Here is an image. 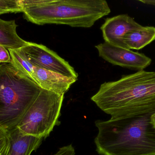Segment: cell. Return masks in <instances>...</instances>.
Segmentation results:
<instances>
[{
  "instance_id": "cell-3",
  "label": "cell",
  "mask_w": 155,
  "mask_h": 155,
  "mask_svg": "<svg viewBox=\"0 0 155 155\" xmlns=\"http://www.w3.org/2000/svg\"><path fill=\"white\" fill-rule=\"evenodd\" d=\"M25 20L38 25L89 28L111 9L105 0H20Z\"/></svg>"
},
{
  "instance_id": "cell-1",
  "label": "cell",
  "mask_w": 155,
  "mask_h": 155,
  "mask_svg": "<svg viewBox=\"0 0 155 155\" xmlns=\"http://www.w3.org/2000/svg\"><path fill=\"white\" fill-rule=\"evenodd\" d=\"M91 100L111 118L155 113V72L137 71L100 86Z\"/></svg>"
},
{
  "instance_id": "cell-10",
  "label": "cell",
  "mask_w": 155,
  "mask_h": 155,
  "mask_svg": "<svg viewBox=\"0 0 155 155\" xmlns=\"http://www.w3.org/2000/svg\"><path fill=\"white\" fill-rule=\"evenodd\" d=\"M9 132L10 148L7 155H31L41 146L43 139L23 135L15 127Z\"/></svg>"
},
{
  "instance_id": "cell-15",
  "label": "cell",
  "mask_w": 155,
  "mask_h": 155,
  "mask_svg": "<svg viewBox=\"0 0 155 155\" xmlns=\"http://www.w3.org/2000/svg\"><path fill=\"white\" fill-rule=\"evenodd\" d=\"M9 132L0 126V154L7 155L10 148Z\"/></svg>"
},
{
  "instance_id": "cell-14",
  "label": "cell",
  "mask_w": 155,
  "mask_h": 155,
  "mask_svg": "<svg viewBox=\"0 0 155 155\" xmlns=\"http://www.w3.org/2000/svg\"><path fill=\"white\" fill-rule=\"evenodd\" d=\"M0 10L6 13L23 12L20 0H0Z\"/></svg>"
},
{
  "instance_id": "cell-2",
  "label": "cell",
  "mask_w": 155,
  "mask_h": 155,
  "mask_svg": "<svg viewBox=\"0 0 155 155\" xmlns=\"http://www.w3.org/2000/svg\"><path fill=\"white\" fill-rule=\"evenodd\" d=\"M152 115L96 121L97 152L100 155H155Z\"/></svg>"
},
{
  "instance_id": "cell-11",
  "label": "cell",
  "mask_w": 155,
  "mask_h": 155,
  "mask_svg": "<svg viewBox=\"0 0 155 155\" xmlns=\"http://www.w3.org/2000/svg\"><path fill=\"white\" fill-rule=\"evenodd\" d=\"M17 25L15 20L5 21L0 18V45L6 49H21L29 42L21 38L16 32Z\"/></svg>"
},
{
  "instance_id": "cell-21",
  "label": "cell",
  "mask_w": 155,
  "mask_h": 155,
  "mask_svg": "<svg viewBox=\"0 0 155 155\" xmlns=\"http://www.w3.org/2000/svg\"><path fill=\"white\" fill-rule=\"evenodd\" d=\"M0 155H1V154H0Z\"/></svg>"
},
{
  "instance_id": "cell-18",
  "label": "cell",
  "mask_w": 155,
  "mask_h": 155,
  "mask_svg": "<svg viewBox=\"0 0 155 155\" xmlns=\"http://www.w3.org/2000/svg\"><path fill=\"white\" fill-rule=\"evenodd\" d=\"M137 1L145 4L155 5V0H138Z\"/></svg>"
},
{
  "instance_id": "cell-6",
  "label": "cell",
  "mask_w": 155,
  "mask_h": 155,
  "mask_svg": "<svg viewBox=\"0 0 155 155\" xmlns=\"http://www.w3.org/2000/svg\"><path fill=\"white\" fill-rule=\"evenodd\" d=\"M21 49L34 66L77 80L78 74L74 68L68 62L45 45L29 42Z\"/></svg>"
},
{
  "instance_id": "cell-5",
  "label": "cell",
  "mask_w": 155,
  "mask_h": 155,
  "mask_svg": "<svg viewBox=\"0 0 155 155\" xmlns=\"http://www.w3.org/2000/svg\"><path fill=\"white\" fill-rule=\"evenodd\" d=\"M64 97V95L42 89L16 128L23 135L45 139L60 124Z\"/></svg>"
},
{
  "instance_id": "cell-17",
  "label": "cell",
  "mask_w": 155,
  "mask_h": 155,
  "mask_svg": "<svg viewBox=\"0 0 155 155\" xmlns=\"http://www.w3.org/2000/svg\"><path fill=\"white\" fill-rule=\"evenodd\" d=\"M75 150L71 144L61 147L54 155H74Z\"/></svg>"
},
{
  "instance_id": "cell-4",
  "label": "cell",
  "mask_w": 155,
  "mask_h": 155,
  "mask_svg": "<svg viewBox=\"0 0 155 155\" xmlns=\"http://www.w3.org/2000/svg\"><path fill=\"white\" fill-rule=\"evenodd\" d=\"M41 90L12 64L0 65V126L15 128Z\"/></svg>"
},
{
  "instance_id": "cell-9",
  "label": "cell",
  "mask_w": 155,
  "mask_h": 155,
  "mask_svg": "<svg viewBox=\"0 0 155 155\" xmlns=\"http://www.w3.org/2000/svg\"><path fill=\"white\" fill-rule=\"evenodd\" d=\"M77 80L60 74L35 66L33 81L42 89L60 95H64Z\"/></svg>"
},
{
  "instance_id": "cell-8",
  "label": "cell",
  "mask_w": 155,
  "mask_h": 155,
  "mask_svg": "<svg viewBox=\"0 0 155 155\" xmlns=\"http://www.w3.org/2000/svg\"><path fill=\"white\" fill-rule=\"evenodd\" d=\"M142 26L128 15L122 14L107 18L100 29L105 42L127 49L124 42L125 35Z\"/></svg>"
},
{
  "instance_id": "cell-13",
  "label": "cell",
  "mask_w": 155,
  "mask_h": 155,
  "mask_svg": "<svg viewBox=\"0 0 155 155\" xmlns=\"http://www.w3.org/2000/svg\"><path fill=\"white\" fill-rule=\"evenodd\" d=\"M12 62L16 68L25 75L33 80L34 66L28 60L24 52L21 49H9Z\"/></svg>"
},
{
  "instance_id": "cell-20",
  "label": "cell",
  "mask_w": 155,
  "mask_h": 155,
  "mask_svg": "<svg viewBox=\"0 0 155 155\" xmlns=\"http://www.w3.org/2000/svg\"><path fill=\"white\" fill-rule=\"evenodd\" d=\"M5 13H5V12H3V11H2V10H0V15Z\"/></svg>"
},
{
  "instance_id": "cell-16",
  "label": "cell",
  "mask_w": 155,
  "mask_h": 155,
  "mask_svg": "<svg viewBox=\"0 0 155 155\" xmlns=\"http://www.w3.org/2000/svg\"><path fill=\"white\" fill-rule=\"evenodd\" d=\"M12 62L9 52L6 48L0 45V63H11Z\"/></svg>"
},
{
  "instance_id": "cell-7",
  "label": "cell",
  "mask_w": 155,
  "mask_h": 155,
  "mask_svg": "<svg viewBox=\"0 0 155 155\" xmlns=\"http://www.w3.org/2000/svg\"><path fill=\"white\" fill-rule=\"evenodd\" d=\"M95 47L100 57L114 65L139 71L144 70L152 62V59L144 54L106 42Z\"/></svg>"
},
{
  "instance_id": "cell-12",
  "label": "cell",
  "mask_w": 155,
  "mask_h": 155,
  "mask_svg": "<svg viewBox=\"0 0 155 155\" xmlns=\"http://www.w3.org/2000/svg\"><path fill=\"white\" fill-rule=\"evenodd\" d=\"M155 40V27L142 26L127 34L124 42L127 48L130 50L143 49Z\"/></svg>"
},
{
  "instance_id": "cell-19",
  "label": "cell",
  "mask_w": 155,
  "mask_h": 155,
  "mask_svg": "<svg viewBox=\"0 0 155 155\" xmlns=\"http://www.w3.org/2000/svg\"><path fill=\"white\" fill-rule=\"evenodd\" d=\"M151 122L155 128V113L151 116Z\"/></svg>"
}]
</instances>
